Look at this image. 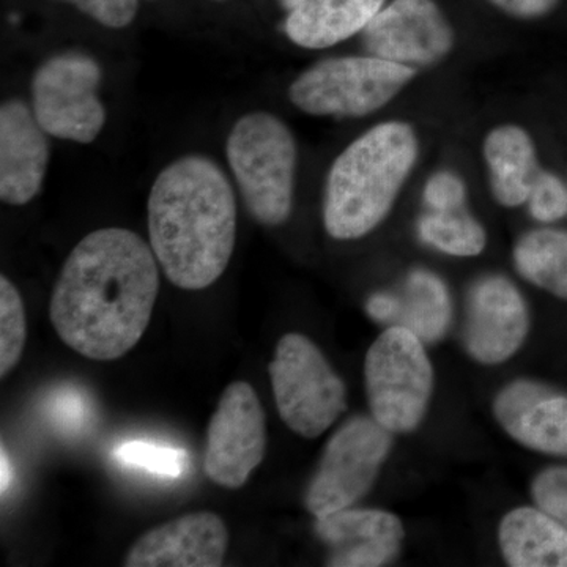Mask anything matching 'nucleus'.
Here are the masks:
<instances>
[{"instance_id": "f257e3e1", "label": "nucleus", "mask_w": 567, "mask_h": 567, "mask_svg": "<svg viewBox=\"0 0 567 567\" xmlns=\"http://www.w3.org/2000/svg\"><path fill=\"white\" fill-rule=\"evenodd\" d=\"M156 262L152 246L133 230L107 227L82 238L52 292L55 333L91 360L128 353L147 330L158 298Z\"/></svg>"}, {"instance_id": "f03ea898", "label": "nucleus", "mask_w": 567, "mask_h": 567, "mask_svg": "<svg viewBox=\"0 0 567 567\" xmlns=\"http://www.w3.org/2000/svg\"><path fill=\"white\" fill-rule=\"evenodd\" d=\"M148 238L174 286L203 290L221 278L237 237V203L213 159L186 155L164 167L147 204Z\"/></svg>"}, {"instance_id": "7ed1b4c3", "label": "nucleus", "mask_w": 567, "mask_h": 567, "mask_svg": "<svg viewBox=\"0 0 567 567\" xmlns=\"http://www.w3.org/2000/svg\"><path fill=\"white\" fill-rule=\"evenodd\" d=\"M417 153L415 128L402 121L379 123L347 145L324 183L327 233L336 240H358L375 230L393 210Z\"/></svg>"}, {"instance_id": "20e7f679", "label": "nucleus", "mask_w": 567, "mask_h": 567, "mask_svg": "<svg viewBox=\"0 0 567 567\" xmlns=\"http://www.w3.org/2000/svg\"><path fill=\"white\" fill-rule=\"evenodd\" d=\"M227 162L252 218L279 226L293 208L298 151L289 126L268 112L238 118L227 137Z\"/></svg>"}, {"instance_id": "39448f33", "label": "nucleus", "mask_w": 567, "mask_h": 567, "mask_svg": "<svg viewBox=\"0 0 567 567\" xmlns=\"http://www.w3.org/2000/svg\"><path fill=\"white\" fill-rule=\"evenodd\" d=\"M364 380L371 415L383 427L394 435L420 427L435 386L423 339L404 327H388L369 347Z\"/></svg>"}, {"instance_id": "423d86ee", "label": "nucleus", "mask_w": 567, "mask_h": 567, "mask_svg": "<svg viewBox=\"0 0 567 567\" xmlns=\"http://www.w3.org/2000/svg\"><path fill=\"white\" fill-rule=\"evenodd\" d=\"M416 71L374 55L324 59L290 84L295 107L317 117H365L385 107Z\"/></svg>"}, {"instance_id": "0eeeda50", "label": "nucleus", "mask_w": 567, "mask_h": 567, "mask_svg": "<svg viewBox=\"0 0 567 567\" xmlns=\"http://www.w3.org/2000/svg\"><path fill=\"white\" fill-rule=\"evenodd\" d=\"M270 379L284 424L305 439L323 435L346 412V383L303 334L282 336L270 363Z\"/></svg>"}, {"instance_id": "6e6552de", "label": "nucleus", "mask_w": 567, "mask_h": 567, "mask_svg": "<svg viewBox=\"0 0 567 567\" xmlns=\"http://www.w3.org/2000/svg\"><path fill=\"white\" fill-rule=\"evenodd\" d=\"M393 445V432L374 416L350 417L324 446L306 488V509L320 518L357 505L374 487Z\"/></svg>"}, {"instance_id": "1a4fd4ad", "label": "nucleus", "mask_w": 567, "mask_h": 567, "mask_svg": "<svg viewBox=\"0 0 567 567\" xmlns=\"http://www.w3.org/2000/svg\"><path fill=\"white\" fill-rule=\"evenodd\" d=\"M102 66L82 52L48 59L32 78V111L50 136L91 144L102 133L106 111L99 99Z\"/></svg>"}, {"instance_id": "9d476101", "label": "nucleus", "mask_w": 567, "mask_h": 567, "mask_svg": "<svg viewBox=\"0 0 567 567\" xmlns=\"http://www.w3.org/2000/svg\"><path fill=\"white\" fill-rule=\"evenodd\" d=\"M265 451L267 420L259 395L249 383H230L208 424L205 475L221 487H244Z\"/></svg>"}, {"instance_id": "9b49d317", "label": "nucleus", "mask_w": 567, "mask_h": 567, "mask_svg": "<svg viewBox=\"0 0 567 567\" xmlns=\"http://www.w3.org/2000/svg\"><path fill=\"white\" fill-rule=\"evenodd\" d=\"M454 41L453 25L435 0H393L363 31L369 55L415 71L442 62Z\"/></svg>"}, {"instance_id": "f8f14e48", "label": "nucleus", "mask_w": 567, "mask_h": 567, "mask_svg": "<svg viewBox=\"0 0 567 567\" xmlns=\"http://www.w3.org/2000/svg\"><path fill=\"white\" fill-rule=\"evenodd\" d=\"M529 331V311L516 284L503 275L477 278L466 295L464 346L486 365L506 363L522 349Z\"/></svg>"}, {"instance_id": "ddd939ff", "label": "nucleus", "mask_w": 567, "mask_h": 567, "mask_svg": "<svg viewBox=\"0 0 567 567\" xmlns=\"http://www.w3.org/2000/svg\"><path fill=\"white\" fill-rule=\"evenodd\" d=\"M494 415L518 445L567 457V394L535 380H514L496 394Z\"/></svg>"}, {"instance_id": "4468645a", "label": "nucleus", "mask_w": 567, "mask_h": 567, "mask_svg": "<svg viewBox=\"0 0 567 567\" xmlns=\"http://www.w3.org/2000/svg\"><path fill=\"white\" fill-rule=\"evenodd\" d=\"M316 533L328 548L327 566L380 567L401 554L405 528L383 509L336 511L316 518Z\"/></svg>"}, {"instance_id": "2eb2a0df", "label": "nucleus", "mask_w": 567, "mask_h": 567, "mask_svg": "<svg viewBox=\"0 0 567 567\" xmlns=\"http://www.w3.org/2000/svg\"><path fill=\"white\" fill-rule=\"evenodd\" d=\"M229 546L223 518L194 513L148 529L125 558L128 567H218Z\"/></svg>"}, {"instance_id": "dca6fc26", "label": "nucleus", "mask_w": 567, "mask_h": 567, "mask_svg": "<svg viewBox=\"0 0 567 567\" xmlns=\"http://www.w3.org/2000/svg\"><path fill=\"white\" fill-rule=\"evenodd\" d=\"M31 107L9 100L0 107V199L25 205L40 193L50 144Z\"/></svg>"}, {"instance_id": "f3484780", "label": "nucleus", "mask_w": 567, "mask_h": 567, "mask_svg": "<svg viewBox=\"0 0 567 567\" xmlns=\"http://www.w3.org/2000/svg\"><path fill=\"white\" fill-rule=\"evenodd\" d=\"M286 33L306 50H324L363 32L385 0H281Z\"/></svg>"}, {"instance_id": "a211bd4d", "label": "nucleus", "mask_w": 567, "mask_h": 567, "mask_svg": "<svg viewBox=\"0 0 567 567\" xmlns=\"http://www.w3.org/2000/svg\"><path fill=\"white\" fill-rule=\"evenodd\" d=\"M498 544L513 567H567V528L539 507L522 506L499 522Z\"/></svg>"}, {"instance_id": "6ab92c4d", "label": "nucleus", "mask_w": 567, "mask_h": 567, "mask_svg": "<svg viewBox=\"0 0 567 567\" xmlns=\"http://www.w3.org/2000/svg\"><path fill=\"white\" fill-rule=\"evenodd\" d=\"M484 158L496 203L506 208L527 204L539 174L535 141L517 125L496 126L484 141Z\"/></svg>"}, {"instance_id": "aec40b11", "label": "nucleus", "mask_w": 567, "mask_h": 567, "mask_svg": "<svg viewBox=\"0 0 567 567\" xmlns=\"http://www.w3.org/2000/svg\"><path fill=\"white\" fill-rule=\"evenodd\" d=\"M399 297V311L394 324L404 327L434 344L450 330L453 300L445 281L427 268H415L406 275Z\"/></svg>"}, {"instance_id": "412c9836", "label": "nucleus", "mask_w": 567, "mask_h": 567, "mask_svg": "<svg viewBox=\"0 0 567 567\" xmlns=\"http://www.w3.org/2000/svg\"><path fill=\"white\" fill-rule=\"evenodd\" d=\"M513 262L525 281L567 301V230L543 227L522 235Z\"/></svg>"}, {"instance_id": "4be33fe9", "label": "nucleus", "mask_w": 567, "mask_h": 567, "mask_svg": "<svg viewBox=\"0 0 567 567\" xmlns=\"http://www.w3.org/2000/svg\"><path fill=\"white\" fill-rule=\"evenodd\" d=\"M417 237L429 248L453 257H476L486 249L483 224L462 210H427L417 221Z\"/></svg>"}, {"instance_id": "5701e85b", "label": "nucleus", "mask_w": 567, "mask_h": 567, "mask_svg": "<svg viewBox=\"0 0 567 567\" xmlns=\"http://www.w3.org/2000/svg\"><path fill=\"white\" fill-rule=\"evenodd\" d=\"M28 339L24 303L9 278H0V375L7 377L20 363Z\"/></svg>"}, {"instance_id": "b1692460", "label": "nucleus", "mask_w": 567, "mask_h": 567, "mask_svg": "<svg viewBox=\"0 0 567 567\" xmlns=\"http://www.w3.org/2000/svg\"><path fill=\"white\" fill-rule=\"evenodd\" d=\"M117 457L122 464L147 470L159 476L181 477L188 468L186 451L137 440L118 446Z\"/></svg>"}, {"instance_id": "393cba45", "label": "nucleus", "mask_w": 567, "mask_h": 567, "mask_svg": "<svg viewBox=\"0 0 567 567\" xmlns=\"http://www.w3.org/2000/svg\"><path fill=\"white\" fill-rule=\"evenodd\" d=\"M529 215L543 224L557 223L567 216V185L557 174L539 171L529 192Z\"/></svg>"}, {"instance_id": "a878e982", "label": "nucleus", "mask_w": 567, "mask_h": 567, "mask_svg": "<svg viewBox=\"0 0 567 567\" xmlns=\"http://www.w3.org/2000/svg\"><path fill=\"white\" fill-rule=\"evenodd\" d=\"M535 505L567 528V465L548 466L532 484Z\"/></svg>"}, {"instance_id": "bb28decb", "label": "nucleus", "mask_w": 567, "mask_h": 567, "mask_svg": "<svg viewBox=\"0 0 567 567\" xmlns=\"http://www.w3.org/2000/svg\"><path fill=\"white\" fill-rule=\"evenodd\" d=\"M423 200L431 212L462 210L466 200L464 178L454 171L432 174L423 189Z\"/></svg>"}, {"instance_id": "cd10ccee", "label": "nucleus", "mask_w": 567, "mask_h": 567, "mask_svg": "<svg viewBox=\"0 0 567 567\" xmlns=\"http://www.w3.org/2000/svg\"><path fill=\"white\" fill-rule=\"evenodd\" d=\"M92 20L111 29L126 28L134 20L140 0H66Z\"/></svg>"}, {"instance_id": "c85d7f7f", "label": "nucleus", "mask_w": 567, "mask_h": 567, "mask_svg": "<svg viewBox=\"0 0 567 567\" xmlns=\"http://www.w3.org/2000/svg\"><path fill=\"white\" fill-rule=\"evenodd\" d=\"M52 413H54L58 423L66 431L80 429L85 417L84 399L74 391H65L52 402Z\"/></svg>"}, {"instance_id": "c756f323", "label": "nucleus", "mask_w": 567, "mask_h": 567, "mask_svg": "<svg viewBox=\"0 0 567 567\" xmlns=\"http://www.w3.org/2000/svg\"><path fill=\"white\" fill-rule=\"evenodd\" d=\"M496 9L518 20H537L557 9L559 0H488Z\"/></svg>"}, {"instance_id": "7c9ffc66", "label": "nucleus", "mask_w": 567, "mask_h": 567, "mask_svg": "<svg viewBox=\"0 0 567 567\" xmlns=\"http://www.w3.org/2000/svg\"><path fill=\"white\" fill-rule=\"evenodd\" d=\"M399 311V297L393 292H377L365 301V312L377 323L394 324Z\"/></svg>"}, {"instance_id": "2f4dec72", "label": "nucleus", "mask_w": 567, "mask_h": 567, "mask_svg": "<svg viewBox=\"0 0 567 567\" xmlns=\"http://www.w3.org/2000/svg\"><path fill=\"white\" fill-rule=\"evenodd\" d=\"M9 462H7L6 453L2 451V494L6 492L7 486H9Z\"/></svg>"}]
</instances>
